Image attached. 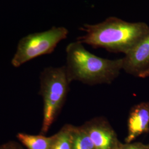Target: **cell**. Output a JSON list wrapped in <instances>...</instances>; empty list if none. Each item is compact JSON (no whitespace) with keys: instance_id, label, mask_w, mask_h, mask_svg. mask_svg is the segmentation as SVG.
I'll return each mask as SVG.
<instances>
[{"instance_id":"cell-15","label":"cell","mask_w":149,"mask_h":149,"mask_svg":"<svg viewBox=\"0 0 149 149\" xmlns=\"http://www.w3.org/2000/svg\"></svg>"},{"instance_id":"cell-10","label":"cell","mask_w":149,"mask_h":149,"mask_svg":"<svg viewBox=\"0 0 149 149\" xmlns=\"http://www.w3.org/2000/svg\"><path fill=\"white\" fill-rule=\"evenodd\" d=\"M73 125L65 124L58 133L54 134L52 149H72V129Z\"/></svg>"},{"instance_id":"cell-11","label":"cell","mask_w":149,"mask_h":149,"mask_svg":"<svg viewBox=\"0 0 149 149\" xmlns=\"http://www.w3.org/2000/svg\"><path fill=\"white\" fill-rule=\"evenodd\" d=\"M119 149H149V145H144L140 143H119Z\"/></svg>"},{"instance_id":"cell-4","label":"cell","mask_w":149,"mask_h":149,"mask_svg":"<svg viewBox=\"0 0 149 149\" xmlns=\"http://www.w3.org/2000/svg\"><path fill=\"white\" fill-rule=\"evenodd\" d=\"M68 34L69 31L65 27H53L45 31L26 36L18 43L11 64L18 68L33 59L52 53Z\"/></svg>"},{"instance_id":"cell-7","label":"cell","mask_w":149,"mask_h":149,"mask_svg":"<svg viewBox=\"0 0 149 149\" xmlns=\"http://www.w3.org/2000/svg\"><path fill=\"white\" fill-rule=\"evenodd\" d=\"M149 130V102H141L134 106L128 120V134L125 143H130Z\"/></svg>"},{"instance_id":"cell-2","label":"cell","mask_w":149,"mask_h":149,"mask_svg":"<svg viewBox=\"0 0 149 149\" xmlns=\"http://www.w3.org/2000/svg\"><path fill=\"white\" fill-rule=\"evenodd\" d=\"M65 69L68 80L88 85L110 84L123 70V59H104L91 53L76 40L66 48Z\"/></svg>"},{"instance_id":"cell-12","label":"cell","mask_w":149,"mask_h":149,"mask_svg":"<svg viewBox=\"0 0 149 149\" xmlns=\"http://www.w3.org/2000/svg\"><path fill=\"white\" fill-rule=\"evenodd\" d=\"M0 149H24L21 143L16 141H9L0 145Z\"/></svg>"},{"instance_id":"cell-3","label":"cell","mask_w":149,"mask_h":149,"mask_svg":"<svg viewBox=\"0 0 149 149\" xmlns=\"http://www.w3.org/2000/svg\"><path fill=\"white\" fill-rule=\"evenodd\" d=\"M39 79V93L43 101V122L40 134L45 135L63 107L70 82L65 66L45 68Z\"/></svg>"},{"instance_id":"cell-6","label":"cell","mask_w":149,"mask_h":149,"mask_svg":"<svg viewBox=\"0 0 149 149\" xmlns=\"http://www.w3.org/2000/svg\"><path fill=\"white\" fill-rule=\"evenodd\" d=\"M123 70L138 76L149 66V32L123 58Z\"/></svg>"},{"instance_id":"cell-14","label":"cell","mask_w":149,"mask_h":149,"mask_svg":"<svg viewBox=\"0 0 149 149\" xmlns=\"http://www.w3.org/2000/svg\"><path fill=\"white\" fill-rule=\"evenodd\" d=\"M115 149H119V145H118V146Z\"/></svg>"},{"instance_id":"cell-8","label":"cell","mask_w":149,"mask_h":149,"mask_svg":"<svg viewBox=\"0 0 149 149\" xmlns=\"http://www.w3.org/2000/svg\"><path fill=\"white\" fill-rule=\"evenodd\" d=\"M16 136L27 149H52L55 138L54 135L46 136L41 134L32 135L25 133H18Z\"/></svg>"},{"instance_id":"cell-1","label":"cell","mask_w":149,"mask_h":149,"mask_svg":"<svg viewBox=\"0 0 149 149\" xmlns=\"http://www.w3.org/2000/svg\"><path fill=\"white\" fill-rule=\"evenodd\" d=\"M85 34L77 40L96 48L113 53H129L149 32L142 23H130L110 17L95 24H85L81 28Z\"/></svg>"},{"instance_id":"cell-5","label":"cell","mask_w":149,"mask_h":149,"mask_svg":"<svg viewBox=\"0 0 149 149\" xmlns=\"http://www.w3.org/2000/svg\"><path fill=\"white\" fill-rule=\"evenodd\" d=\"M82 126L96 149H115L120 143L116 132L104 118H95Z\"/></svg>"},{"instance_id":"cell-9","label":"cell","mask_w":149,"mask_h":149,"mask_svg":"<svg viewBox=\"0 0 149 149\" xmlns=\"http://www.w3.org/2000/svg\"><path fill=\"white\" fill-rule=\"evenodd\" d=\"M72 149H96L84 127L73 125L72 129Z\"/></svg>"},{"instance_id":"cell-13","label":"cell","mask_w":149,"mask_h":149,"mask_svg":"<svg viewBox=\"0 0 149 149\" xmlns=\"http://www.w3.org/2000/svg\"><path fill=\"white\" fill-rule=\"evenodd\" d=\"M149 76V66L144 71H143L142 72H141L140 74H139V77L140 78H146Z\"/></svg>"}]
</instances>
